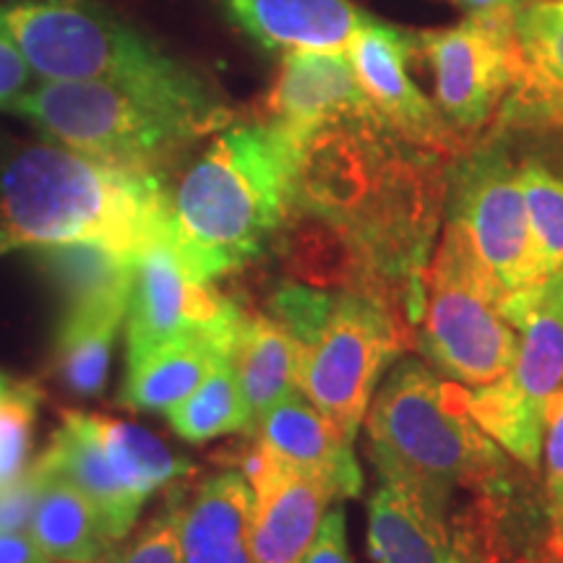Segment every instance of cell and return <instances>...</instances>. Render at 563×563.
Wrapping results in <instances>:
<instances>
[{
    "label": "cell",
    "mask_w": 563,
    "mask_h": 563,
    "mask_svg": "<svg viewBox=\"0 0 563 563\" xmlns=\"http://www.w3.org/2000/svg\"><path fill=\"white\" fill-rule=\"evenodd\" d=\"M162 175L112 167L68 146L21 144L0 154V256L91 241L136 258L173 232Z\"/></svg>",
    "instance_id": "1"
},
{
    "label": "cell",
    "mask_w": 563,
    "mask_h": 563,
    "mask_svg": "<svg viewBox=\"0 0 563 563\" xmlns=\"http://www.w3.org/2000/svg\"><path fill=\"white\" fill-rule=\"evenodd\" d=\"M298 144L272 123L222 131L170 196L173 243L201 285L256 262L290 222Z\"/></svg>",
    "instance_id": "2"
},
{
    "label": "cell",
    "mask_w": 563,
    "mask_h": 563,
    "mask_svg": "<svg viewBox=\"0 0 563 563\" xmlns=\"http://www.w3.org/2000/svg\"><path fill=\"white\" fill-rule=\"evenodd\" d=\"M363 422L382 481L441 509H452L456 490L496 485L506 470L504 449L470 412L467 389L415 357L391 363Z\"/></svg>",
    "instance_id": "3"
},
{
    "label": "cell",
    "mask_w": 563,
    "mask_h": 563,
    "mask_svg": "<svg viewBox=\"0 0 563 563\" xmlns=\"http://www.w3.org/2000/svg\"><path fill=\"white\" fill-rule=\"evenodd\" d=\"M5 21L42 81H108L186 108L224 112L191 68L102 5L37 0L9 5Z\"/></svg>",
    "instance_id": "4"
},
{
    "label": "cell",
    "mask_w": 563,
    "mask_h": 563,
    "mask_svg": "<svg viewBox=\"0 0 563 563\" xmlns=\"http://www.w3.org/2000/svg\"><path fill=\"white\" fill-rule=\"evenodd\" d=\"M68 150L123 170L162 175L194 141L228 121L108 81H45L9 108Z\"/></svg>",
    "instance_id": "5"
},
{
    "label": "cell",
    "mask_w": 563,
    "mask_h": 563,
    "mask_svg": "<svg viewBox=\"0 0 563 563\" xmlns=\"http://www.w3.org/2000/svg\"><path fill=\"white\" fill-rule=\"evenodd\" d=\"M420 350L449 382L496 384L517 357V329L464 232L449 222L418 285Z\"/></svg>",
    "instance_id": "6"
},
{
    "label": "cell",
    "mask_w": 563,
    "mask_h": 563,
    "mask_svg": "<svg viewBox=\"0 0 563 563\" xmlns=\"http://www.w3.org/2000/svg\"><path fill=\"white\" fill-rule=\"evenodd\" d=\"M517 329V357L496 384L467 389L477 426L511 460L538 470L548 402L563 389V269L504 302Z\"/></svg>",
    "instance_id": "7"
},
{
    "label": "cell",
    "mask_w": 563,
    "mask_h": 563,
    "mask_svg": "<svg viewBox=\"0 0 563 563\" xmlns=\"http://www.w3.org/2000/svg\"><path fill=\"white\" fill-rule=\"evenodd\" d=\"M402 347V323L389 302L340 287L332 311L311 340L298 347V389L323 418L355 441L373 391Z\"/></svg>",
    "instance_id": "8"
},
{
    "label": "cell",
    "mask_w": 563,
    "mask_h": 563,
    "mask_svg": "<svg viewBox=\"0 0 563 563\" xmlns=\"http://www.w3.org/2000/svg\"><path fill=\"white\" fill-rule=\"evenodd\" d=\"M449 222L464 232L504 302L548 279L532 238L519 167L498 146L460 159Z\"/></svg>",
    "instance_id": "9"
},
{
    "label": "cell",
    "mask_w": 563,
    "mask_h": 563,
    "mask_svg": "<svg viewBox=\"0 0 563 563\" xmlns=\"http://www.w3.org/2000/svg\"><path fill=\"white\" fill-rule=\"evenodd\" d=\"M435 76L441 115L460 133H475L514 87L517 34L514 9H488L446 32L415 37Z\"/></svg>",
    "instance_id": "10"
},
{
    "label": "cell",
    "mask_w": 563,
    "mask_h": 563,
    "mask_svg": "<svg viewBox=\"0 0 563 563\" xmlns=\"http://www.w3.org/2000/svg\"><path fill=\"white\" fill-rule=\"evenodd\" d=\"M243 475L253 493L249 514L253 563H302L329 504L340 501L332 485L285 462L262 441L243 456Z\"/></svg>",
    "instance_id": "11"
},
{
    "label": "cell",
    "mask_w": 563,
    "mask_h": 563,
    "mask_svg": "<svg viewBox=\"0 0 563 563\" xmlns=\"http://www.w3.org/2000/svg\"><path fill=\"white\" fill-rule=\"evenodd\" d=\"M368 555L376 563H496L488 527L452 517L410 488L384 483L368 504Z\"/></svg>",
    "instance_id": "12"
},
{
    "label": "cell",
    "mask_w": 563,
    "mask_h": 563,
    "mask_svg": "<svg viewBox=\"0 0 563 563\" xmlns=\"http://www.w3.org/2000/svg\"><path fill=\"white\" fill-rule=\"evenodd\" d=\"M415 51V37L391 26L365 24L350 42L347 55L357 81L386 129L407 144L433 152L439 157H462L464 139L456 133L441 110L415 87L407 74V60Z\"/></svg>",
    "instance_id": "13"
},
{
    "label": "cell",
    "mask_w": 563,
    "mask_h": 563,
    "mask_svg": "<svg viewBox=\"0 0 563 563\" xmlns=\"http://www.w3.org/2000/svg\"><path fill=\"white\" fill-rule=\"evenodd\" d=\"M228 298L194 282L175 251L173 232L136 258L129 302V365L144 361L162 344L211 323Z\"/></svg>",
    "instance_id": "14"
},
{
    "label": "cell",
    "mask_w": 563,
    "mask_h": 563,
    "mask_svg": "<svg viewBox=\"0 0 563 563\" xmlns=\"http://www.w3.org/2000/svg\"><path fill=\"white\" fill-rule=\"evenodd\" d=\"M264 112V121L290 133L295 144L319 125L378 115L357 81L350 55L319 51H292L282 60Z\"/></svg>",
    "instance_id": "15"
},
{
    "label": "cell",
    "mask_w": 563,
    "mask_h": 563,
    "mask_svg": "<svg viewBox=\"0 0 563 563\" xmlns=\"http://www.w3.org/2000/svg\"><path fill=\"white\" fill-rule=\"evenodd\" d=\"M243 316V308L228 300L224 311L207 327L162 344L144 361L129 365L121 405L133 412H157L194 394L217 365L232 361Z\"/></svg>",
    "instance_id": "16"
},
{
    "label": "cell",
    "mask_w": 563,
    "mask_h": 563,
    "mask_svg": "<svg viewBox=\"0 0 563 563\" xmlns=\"http://www.w3.org/2000/svg\"><path fill=\"white\" fill-rule=\"evenodd\" d=\"M30 475L60 477L79 488L100 509L112 543L131 532L144 506L141 498L118 481L97 431V418L89 412H63V426L55 431L40 460L32 464Z\"/></svg>",
    "instance_id": "17"
},
{
    "label": "cell",
    "mask_w": 563,
    "mask_h": 563,
    "mask_svg": "<svg viewBox=\"0 0 563 563\" xmlns=\"http://www.w3.org/2000/svg\"><path fill=\"white\" fill-rule=\"evenodd\" d=\"M517 70L504 123L563 129V0L514 9Z\"/></svg>",
    "instance_id": "18"
},
{
    "label": "cell",
    "mask_w": 563,
    "mask_h": 563,
    "mask_svg": "<svg viewBox=\"0 0 563 563\" xmlns=\"http://www.w3.org/2000/svg\"><path fill=\"white\" fill-rule=\"evenodd\" d=\"M256 426L264 446L295 467L323 477L340 501L361 496L363 473L352 454V441L316 410L298 386L287 391Z\"/></svg>",
    "instance_id": "19"
},
{
    "label": "cell",
    "mask_w": 563,
    "mask_h": 563,
    "mask_svg": "<svg viewBox=\"0 0 563 563\" xmlns=\"http://www.w3.org/2000/svg\"><path fill=\"white\" fill-rule=\"evenodd\" d=\"M241 30L266 51L347 53L373 19L350 0H224Z\"/></svg>",
    "instance_id": "20"
},
{
    "label": "cell",
    "mask_w": 563,
    "mask_h": 563,
    "mask_svg": "<svg viewBox=\"0 0 563 563\" xmlns=\"http://www.w3.org/2000/svg\"><path fill=\"white\" fill-rule=\"evenodd\" d=\"M251 501V485L238 470L201 483L183 509V563H253L249 548Z\"/></svg>",
    "instance_id": "21"
},
{
    "label": "cell",
    "mask_w": 563,
    "mask_h": 563,
    "mask_svg": "<svg viewBox=\"0 0 563 563\" xmlns=\"http://www.w3.org/2000/svg\"><path fill=\"white\" fill-rule=\"evenodd\" d=\"M129 302L131 298H108L63 311L55 336V373L76 397H95L104 389Z\"/></svg>",
    "instance_id": "22"
},
{
    "label": "cell",
    "mask_w": 563,
    "mask_h": 563,
    "mask_svg": "<svg viewBox=\"0 0 563 563\" xmlns=\"http://www.w3.org/2000/svg\"><path fill=\"white\" fill-rule=\"evenodd\" d=\"M26 477L34 485L30 538L53 561H91L115 548L100 509L79 488L60 477Z\"/></svg>",
    "instance_id": "23"
},
{
    "label": "cell",
    "mask_w": 563,
    "mask_h": 563,
    "mask_svg": "<svg viewBox=\"0 0 563 563\" xmlns=\"http://www.w3.org/2000/svg\"><path fill=\"white\" fill-rule=\"evenodd\" d=\"M232 365L253 412V422H258L287 391L298 386V342L272 316L245 313L232 350Z\"/></svg>",
    "instance_id": "24"
},
{
    "label": "cell",
    "mask_w": 563,
    "mask_h": 563,
    "mask_svg": "<svg viewBox=\"0 0 563 563\" xmlns=\"http://www.w3.org/2000/svg\"><path fill=\"white\" fill-rule=\"evenodd\" d=\"M30 251L32 262L58 285L66 308L108 298H131L136 262L110 251L108 245L79 241L37 245Z\"/></svg>",
    "instance_id": "25"
},
{
    "label": "cell",
    "mask_w": 563,
    "mask_h": 563,
    "mask_svg": "<svg viewBox=\"0 0 563 563\" xmlns=\"http://www.w3.org/2000/svg\"><path fill=\"white\" fill-rule=\"evenodd\" d=\"M95 418L118 481L141 501H146L162 485L180 481L194 470L191 462L175 456L157 435L144 431V428L102 418V415H95Z\"/></svg>",
    "instance_id": "26"
},
{
    "label": "cell",
    "mask_w": 563,
    "mask_h": 563,
    "mask_svg": "<svg viewBox=\"0 0 563 563\" xmlns=\"http://www.w3.org/2000/svg\"><path fill=\"white\" fill-rule=\"evenodd\" d=\"M167 418L173 431L191 443L251 431L256 426L232 361L217 365L199 389L167 410Z\"/></svg>",
    "instance_id": "27"
},
{
    "label": "cell",
    "mask_w": 563,
    "mask_h": 563,
    "mask_svg": "<svg viewBox=\"0 0 563 563\" xmlns=\"http://www.w3.org/2000/svg\"><path fill=\"white\" fill-rule=\"evenodd\" d=\"M519 178L540 264L551 277L563 269V175L551 170L543 159L532 157L519 165Z\"/></svg>",
    "instance_id": "28"
},
{
    "label": "cell",
    "mask_w": 563,
    "mask_h": 563,
    "mask_svg": "<svg viewBox=\"0 0 563 563\" xmlns=\"http://www.w3.org/2000/svg\"><path fill=\"white\" fill-rule=\"evenodd\" d=\"M37 405L40 389L34 384H16L0 397V488L21 477L32 449Z\"/></svg>",
    "instance_id": "29"
},
{
    "label": "cell",
    "mask_w": 563,
    "mask_h": 563,
    "mask_svg": "<svg viewBox=\"0 0 563 563\" xmlns=\"http://www.w3.org/2000/svg\"><path fill=\"white\" fill-rule=\"evenodd\" d=\"M186 504L180 493H173L167 504L141 527L131 545L121 555V563H183L180 559V522Z\"/></svg>",
    "instance_id": "30"
},
{
    "label": "cell",
    "mask_w": 563,
    "mask_h": 563,
    "mask_svg": "<svg viewBox=\"0 0 563 563\" xmlns=\"http://www.w3.org/2000/svg\"><path fill=\"white\" fill-rule=\"evenodd\" d=\"M543 456H545L548 511L555 514L559 509H563V389L555 394L551 402H548Z\"/></svg>",
    "instance_id": "31"
},
{
    "label": "cell",
    "mask_w": 563,
    "mask_h": 563,
    "mask_svg": "<svg viewBox=\"0 0 563 563\" xmlns=\"http://www.w3.org/2000/svg\"><path fill=\"white\" fill-rule=\"evenodd\" d=\"M32 76L30 63L5 21V9L0 5V108H9L16 97L24 95Z\"/></svg>",
    "instance_id": "32"
},
{
    "label": "cell",
    "mask_w": 563,
    "mask_h": 563,
    "mask_svg": "<svg viewBox=\"0 0 563 563\" xmlns=\"http://www.w3.org/2000/svg\"><path fill=\"white\" fill-rule=\"evenodd\" d=\"M302 563H355L347 543V517L342 506L327 511Z\"/></svg>",
    "instance_id": "33"
},
{
    "label": "cell",
    "mask_w": 563,
    "mask_h": 563,
    "mask_svg": "<svg viewBox=\"0 0 563 563\" xmlns=\"http://www.w3.org/2000/svg\"><path fill=\"white\" fill-rule=\"evenodd\" d=\"M34 506V485L30 477L0 488V532H19L30 525Z\"/></svg>",
    "instance_id": "34"
},
{
    "label": "cell",
    "mask_w": 563,
    "mask_h": 563,
    "mask_svg": "<svg viewBox=\"0 0 563 563\" xmlns=\"http://www.w3.org/2000/svg\"><path fill=\"white\" fill-rule=\"evenodd\" d=\"M0 563H53V559L26 534L0 532Z\"/></svg>",
    "instance_id": "35"
},
{
    "label": "cell",
    "mask_w": 563,
    "mask_h": 563,
    "mask_svg": "<svg viewBox=\"0 0 563 563\" xmlns=\"http://www.w3.org/2000/svg\"><path fill=\"white\" fill-rule=\"evenodd\" d=\"M545 545L563 548V509L551 514V532H548Z\"/></svg>",
    "instance_id": "36"
},
{
    "label": "cell",
    "mask_w": 563,
    "mask_h": 563,
    "mask_svg": "<svg viewBox=\"0 0 563 563\" xmlns=\"http://www.w3.org/2000/svg\"><path fill=\"white\" fill-rule=\"evenodd\" d=\"M530 563H563V548H553L543 543V551L534 555Z\"/></svg>",
    "instance_id": "37"
},
{
    "label": "cell",
    "mask_w": 563,
    "mask_h": 563,
    "mask_svg": "<svg viewBox=\"0 0 563 563\" xmlns=\"http://www.w3.org/2000/svg\"><path fill=\"white\" fill-rule=\"evenodd\" d=\"M464 3L475 5L477 11H488V9H504V5H514L519 0H464Z\"/></svg>",
    "instance_id": "38"
},
{
    "label": "cell",
    "mask_w": 563,
    "mask_h": 563,
    "mask_svg": "<svg viewBox=\"0 0 563 563\" xmlns=\"http://www.w3.org/2000/svg\"><path fill=\"white\" fill-rule=\"evenodd\" d=\"M76 563H121V555H118L115 548H110V551H104L102 555H97V559L76 561Z\"/></svg>",
    "instance_id": "39"
},
{
    "label": "cell",
    "mask_w": 563,
    "mask_h": 563,
    "mask_svg": "<svg viewBox=\"0 0 563 563\" xmlns=\"http://www.w3.org/2000/svg\"><path fill=\"white\" fill-rule=\"evenodd\" d=\"M5 391H9V382H5V376H3V373H0V397H3Z\"/></svg>",
    "instance_id": "40"
}]
</instances>
